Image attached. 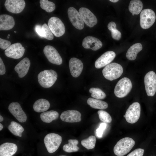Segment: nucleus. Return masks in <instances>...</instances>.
<instances>
[{
  "instance_id": "nucleus-45",
  "label": "nucleus",
  "mask_w": 156,
  "mask_h": 156,
  "mask_svg": "<svg viewBox=\"0 0 156 156\" xmlns=\"http://www.w3.org/2000/svg\"><path fill=\"white\" fill-rule=\"evenodd\" d=\"M10 36V34H9L8 35V36L9 37Z\"/></svg>"
},
{
  "instance_id": "nucleus-20",
  "label": "nucleus",
  "mask_w": 156,
  "mask_h": 156,
  "mask_svg": "<svg viewBox=\"0 0 156 156\" xmlns=\"http://www.w3.org/2000/svg\"><path fill=\"white\" fill-rule=\"evenodd\" d=\"M30 64L29 59L26 57L21 60L15 66L14 70L18 73L19 77L23 78L27 75Z\"/></svg>"
},
{
  "instance_id": "nucleus-19",
  "label": "nucleus",
  "mask_w": 156,
  "mask_h": 156,
  "mask_svg": "<svg viewBox=\"0 0 156 156\" xmlns=\"http://www.w3.org/2000/svg\"><path fill=\"white\" fill-rule=\"evenodd\" d=\"M69 67L71 75L73 77L76 78L78 77L81 73L83 64L80 60L73 57L69 60Z\"/></svg>"
},
{
  "instance_id": "nucleus-43",
  "label": "nucleus",
  "mask_w": 156,
  "mask_h": 156,
  "mask_svg": "<svg viewBox=\"0 0 156 156\" xmlns=\"http://www.w3.org/2000/svg\"><path fill=\"white\" fill-rule=\"evenodd\" d=\"M3 128V126L0 123V131H1Z\"/></svg>"
},
{
  "instance_id": "nucleus-39",
  "label": "nucleus",
  "mask_w": 156,
  "mask_h": 156,
  "mask_svg": "<svg viewBox=\"0 0 156 156\" xmlns=\"http://www.w3.org/2000/svg\"><path fill=\"white\" fill-rule=\"evenodd\" d=\"M5 72V66L2 59L0 57V75H4Z\"/></svg>"
},
{
  "instance_id": "nucleus-38",
  "label": "nucleus",
  "mask_w": 156,
  "mask_h": 156,
  "mask_svg": "<svg viewBox=\"0 0 156 156\" xmlns=\"http://www.w3.org/2000/svg\"><path fill=\"white\" fill-rule=\"evenodd\" d=\"M111 31L113 38L116 40H119L120 39L121 37V33L117 29L113 30Z\"/></svg>"
},
{
  "instance_id": "nucleus-1",
  "label": "nucleus",
  "mask_w": 156,
  "mask_h": 156,
  "mask_svg": "<svg viewBox=\"0 0 156 156\" xmlns=\"http://www.w3.org/2000/svg\"><path fill=\"white\" fill-rule=\"evenodd\" d=\"M135 141L131 138L125 137L118 141L114 147L113 151L118 156H123L128 153L135 144Z\"/></svg>"
},
{
  "instance_id": "nucleus-33",
  "label": "nucleus",
  "mask_w": 156,
  "mask_h": 156,
  "mask_svg": "<svg viewBox=\"0 0 156 156\" xmlns=\"http://www.w3.org/2000/svg\"><path fill=\"white\" fill-rule=\"evenodd\" d=\"M91 96L93 98L100 100L104 99L106 97L105 94L98 88H91L89 90Z\"/></svg>"
},
{
  "instance_id": "nucleus-7",
  "label": "nucleus",
  "mask_w": 156,
  "mask_h": 156,
  "mask_svg": "<svg viewBox=\"0 0 156 156\" xmlns=\"http://www.w3.org/2000/svg\"><path fill=\"white\" fill-rule=\"evenodd\" d=\"M141 113V107L140 103L137 102L133 103L127 109L123 116L128 122L133 124L139 119Z\"/></svg>"
},
{
  "instance_id": "nucleus-29",
  "label": "nucleus",
  "mask_w": 156,
  "mask_h": 156,
  "mask_svg": "<svg viewBox=\"0 0 156 156\" xmlns=\"http://www.w3.org/2000/svg\"><path fill=\"white\" fill-rule=\"evenodd\" d=\"M8 129L13 135L19 137L22 136V133L24 131L23 127L17 122L12 121L8 126Z\"/></svg>"
},
{
  "instance_id": "nucleus-42",
  "label": "nucleus",
  "mask_w": 156,
  "mask_h": 156,
  "mask_svg": "<svg viewBox=\"0 0 156 156\" xmlns=\"http://www.w3.org/2000/svg\"><path fill=\"white\" fill-rule=\"evenodd\" d=\"M3 120V117L0 115V122H2Z\"/></svg>"
},
{
  "instance_id": "nucleus-4",
  "label": "nucleus",
  "mask_w": 156,
  "mask_h": 156,
  "mask_svg": "<svg viewBox=\"0 0 156 156\" xmlns=\"http://www.w3.org/2000/svg\"><path fill=\"white\" fill-rule=\"evenodd\" d=\"M62 141V137L59 134L51 133L44 137V142L48 152L53 153L59 148Z\"/></svg>"
},
{
  "instance_id": "nucleus-24",
  "label": "nucleus",
  "mask_w": 156,
  "mask_h": 156,
  "mask_svg": "<svg viewBox=\"0 0 156 156\" xmlns=\"http://www.w3.org/2000/svg\"><path fill=\"white\" fill-rule=\"evenodd\" d=\"M50 104L47 100L40 99L36 100L33 105L34 110L36 112H44L49 108Z\"/></svg>"
},
{
  "instance_id": "nucleus-5",
  "label": "nucleus",
  "mask_w": 156,
  "mask_h": 156,
  "mask_svg": "<svg viewBox=\"0 0 156 156\" xmlns=\"http://www.w3.org/2000/svg\"><path fill=\"white\" fill-rule=\"evenodd\" d=\"M132 83L128 78L123 77L119 80L116 84L114 89L115 96L119 98L126 96L132 88Z\"/></svg>"
},
{
  "instance_id": "nucleus-2",
  "label": "nucleus",
  "mask_w": 156,
  "mask_h": 156,
  "mask_svg": "<svg viewBox=\"0 0 156 156\" xmlns=\"http://www.w3.org/2000/svg\"><path fill=\"white\" fill-rule=\"evenodd\" d=\"M57 75L53 70H46L40 72L38 75V82L40 85L44 88L51 87L57 79Z\"/></svg>"
},
{
  "instance_id": "nucleus-10",
  "label": "nucleus",
  "mask_w": 156,
  "mask_h": 156,
  "mask_svg": "<svg viewBox=\"0 0 156 156\" xmlns=\"http://www.w3.org/2000/svg\"><path fill=\"white\" fill-rule=\"evenodd\" d=\"M43 52L48 60L51 63L57 65L62 64V60L61 56L53 47L46 45L44 48Z\"/></svg>"
},
{
  "instance_id": "nucleus-47",
  "label": "nucleus",
  "mask_w": 156,
  "mask_h": 156,
  "mask_svg": "<svg viewBox=\"0 0 156 156\" xmlns=\"http://www.w3.org/2000/svg\"><path fill=\"white\" fill-rule=\"evenodd\" d=\"M14 32L15 33H16V31H14Z\"/></svg>"
},
{
  "instance_id": "nucleus-22",
  "label": "nucleus",
  "mask_w": 156,
  "mask_h": 156,
  "mask_svg": "<svg viewBox=\"0 0 156 156\" xmlns=\"http://www.w3.org/2000/svg\"><path fill=\"white\" fill-rule=\"evenodd\" d=\"M17 145L14 143L5 142L0 146V156H12L17 150Z\"/></svg>"
},
{
  "instance_id": "nucleus-9",
  "label": "nucleus",
  "mask_w": 156,
  "mask_h": 156,
  "mask_svg": "<svg viewBox=\"0 0 156 156\" xmlns=\"http://www.w3.org/2000/svg\"><path fill=\"white\" fill-rule=\"evenodd\" d=\"M145 90L147 95L153 96L156 92V74L153 71L147 73L144 80Z\"/></svg>"
},
{
  "instance_id": "nucleus-17",
  "label": "nucleus",
  "mask_w": 156,
  "mask_h": 156,
  "mask_svg": "<svg viewBox=\"0 0 156 156\" xmlns=\"http://www.w3.org/2000/svg\"><path fill=\"white\" fill-rule=\"evenodd\" d=\"M81 114L79 111L76 110H70L62 112L60 118L64 122H76L81 120Z\"/></svg>"
},
{
  "instance_id": "nucleus-3",
  "label": "nucleus",
  "mask_w": 156,
  "mask_h": 156,
  "mask_svg": "<svg viewBox=\"0 0 156 156\" xmlns=\"http://www.w3.org/2000/svg\"><path fill=\"white\" fill-rule=\"evenodd\" d=\"M123 72V69L122 66L115 62L107 65L102 70V73L104 77L110 81L119 78Z\"/></svg>"
},
{
  "instance_id": "nucleus-6",
  "label": "nucleus",
  "mask_w": 156,
  "mask_h": 156,
  "mask_svg": "<svg viewBox=\"0 0 156 156\" xmlns=\"http://www.w3.org/2000/svg\"><path fill=\"white\" fill-rule=\"evenodd\" d=\"M155 19L156 15L153 10L150 9L143 10L140 14V24L141 27L143 29L149 28L154 24Z\"/></svg>"
},
{
  "instance_id": "nucleus-35",
  "label": "nucleus",
  "mask_w": 156,
  "mask_h": 156,
  "mask_svg": "<svg viewBox=\"0 0 156 156\" xmlns=\"http://www.w3.org/2000/svg\"><path fill=\"white\" fill-rule=\"evenodd\" d=\"M107 124L105 122L101 123L99 127L96 130L95 135L98 138H101L102 137L103 132L105 129Z\"/></svg>"
},
{
  "instance_id": "nucleus-36",
  "label": "nucleus",
  "mask_w": 156,
  "mask_h": 156,
  "mask_svg": "<svg viewBox=\"0 0 156 156\" xmlns=\"http://www.w3.org/2000/svg\"><path fill=\"white\" fill-rule=\"evenodd\" d=\"M144 152V149L138 148L133 151L127 156H143Z\"/></svg>"
},
{
  "instance_id": "nucleus-16",
  "label": "nucleus",
  "mask_w": 156,
  "mask_h": 156,
  "mask_svg": "<svg viewBox=\"0 0 156 156\" xmlns=\"http://www.w3.org/2000/svg\"><path fill=\"white\" fill-rule=\"evenodd\" d=\"M116 56L115 53L112 51H108L104 53L99 57L95 62L96 68H100L109 64Z\"/></svg>"
},
{
  "instance_id": "nucleus-32",
  "label": "nucleus",
  "mask_w": 156,
  "mask_h": 156,
  "mask_svg": "<svg viewBox=\"0 0 156 156\" xmlns=\"http://www.w3.org/2000/svg\"><path fill=\"white\" fill-rule=\"evenodd\" d=\"M40 3L41 8L48 12H52L55 9V5L52 2L47 0H40Z\"/></svg>"
},
{
  "instance_id": "nucleus-41",
  "label": "nucleus",
  "mask_w": 156,
  "mask_h": 156,
  "mask_svg": "<svg viewBox=\"0 0 156 156\" xmlns=\"http://www.w3.org/2000/svg\"><path fill=\"white\" fill-rule=\"evenodd\" d=\"M109 1L113 3H116L119 1L118 0H109Z\"/></svg>"
},
{
  "instance_id": "nucleus-34",
  "label": "nucleus",
  "mask_w": 156,
  "mask_h": 156,
  "mask_svg": "<svg viewBox=\"0 0 156 156\" xmlns=\"http://www.w3.org/2000/svg\"><path fill=\"white\" fill-rule=\"evenodd\" d=\"M99 118L100 120L105 123H109L112 121V118L110 115L106 112L100 110L98 111Z\"/></svg>"
},
{
  "instance_id": "nucleus-30",
  "label": "nucleus",
  "mask_w": 156,
  "mask_h": 156,
  "mask_svg": "<svg viewBox=\"0 0 156 156\" xmlns=\"http://www.w3.org/2000/svg\"><path fill=\"white\" fill-rule=\"evenodd\" d=\"M68 143L63 145V149L64 151L68 153H71L77 151L79 148L77 146L78 141L76 139H69Z\"/></svg>"
},
{
  "instance_id": "nucleus-31",
  "label": "nucleus",
  "mask_w": 156,
  "mask_h": 156,
  "mask_svg": "<svg viewBox=\"0 0 156 156\" xmlns=\"http://www.w3.org/2000/svg\"><path fill=\"white\" fill-rule=\"evenodd\" d=\"M96 142V137L94 135H91L87 138L81 141V145L87 149H92L95 146Z\"/></svg>"
},
{
  "instance_id": "nucleus-12",
  "label": "nucleus",
  "mask_w": 156,
  "mask_h": 156,
  "mask_svg": "<svg viewBox=\"0 0 156 156\" xmlns=\"http://www.w3.org/2000/svg\"><path fill=\"white\" fill-rule=\"evenodd\" d=\"M69 18L73 25L76 29L81 30L84 27V22L77 10L74 7H69L68 10Z\"/></svg>"
},
{
  "instance_id": "nucleus-18",
  "label": "nucleus",
  "mask_w": 156,
  "mask_h": 156,
  "mask_svg": "<svg viewBox=\"0 0 156 156\" xmlns=\"http://www.w3.org/2000/svg\"><path fill=\"white\" fill-rule=\"evenodd\" d=\"M82 45L85 49H90L93 51H96L102 47L103 44L97 38L92 36H88L83 40Z\"/></svg>"
},
{
  "instance_id": "nucleus-15",
  "label": "nucleus",
  "mask_w": 156,
  "mask_h": 156,
  "mask_svg": "<svg viewBox=\"0 0 156 156\" xmlns=\"http://www.w3.org/2000/svg\"><path fill=\"white\" fill-rule=\"evenodd\" d=\"M10 112L19 122H24L27 119V116L22 108L18 102H12L8 106Z\"/></svg>"
},
{
  "instance_id": "nucleus-23",
  "label": "nucleus",
  "mask_w": 156,
  "mask_h": 156,
  "mask_svg": "<svg viewBox=\"0 0 156 156\" xmlns=\"http://www.w3.org/2000/svg\"><path fill=\"white\" fill-rule=\"evenodd\" d=\"M36 33L40 37L49 40H52L54 38V36L48 26L46 23L44 24L42 26L37 25L35 27Z\"/></svg>"
},
{
  "instance_id": "nucleus-28",
  "label": "nucleus",
  "mask_w": 156,
  "mask_h": 156,
  "mask_svg": "<svg viewBox=\"0 0 156 156\" xmlns=\"http://www.w3.org/2000/svg\"><path fill=\"white\" fill-rule=\"evenodd\" d=\"M87 103L91 107L94 109H104L108 107V104L106 102L92 98H89Z\"/></svg>"
},
{
  "instance_id": "nucleus-21",
  "label": "nucleus",
  "mask_w": 156,
  "mask_h": 156,
  "mask_svg": "<svg viewBox=\"0 0 156 156\" xmlns=\"http://www.w3.org/2000/svg\"><path fill=\"white\" fill-rule=\"evenodd\" d=\"M15 21L11 16L6 14L0 15V30H8L14 26Z\"/></svg>"
},
{
  "instance_id": "nucleus-27",
  "label": "nucleus",
  "mask_w": 156,
  "mask_h": 156,
  "mask_svg": "<svg viewBox=\"0 0 156 156\" xmlns=\"http://www.w3.org/2000/svg\"><path fill=\"white\" fill-rule=\"evenodd\" d=\"M143 4L140 0H132L131 1L129 6V10L132 15L139 14L142 9Z\"/></svg>"
},
{
  "instance_id": "nucleus-46",
  "label": "nucleus",
  "mask_w": 156,
  "mask_h": 156,
  "mask_svg": "<svg viewBox=\"0 0 156 156\" xmlns=\"http://www.w3.org/2000/svg\"><path fill=\"white\" fill-rule=\"evenodd\" d=\"M7 38H9V37L8 36Z\"/></svg>"
},
{
  "instance_id": "nucleus-26",
  "label": "nucleus",
  "mask_w": 156,
  "mask_h": 156,
  "mask_svg": "<svg viewBox=\"0 0 156 156\" xmlns=\"http://www.w3.org/2000/svg\"><path fill=\"white\" fill-rule=\"evenodd\" d=\"M59 116V114L57 112L54 110H50L42 112L40 114V116L43 122L49 123L58 118Z\"/></svg>"
},
{
  "instance_id": "nucleus-11",
  "label": "nucleus",
  "mask_w": 156,
  "mask_h": 156,
  "mask_svg": "<svg viewBox=\"0 0 156 156\" xmlns=\"http://www.w3.org/2000/svg\"><path fill=\"white\" fill-rule=\"evenodd\" d=\"M25 51L24 47L21 43L17 42L11 45L5 50V54L9 57L18 59L23 56Z\"/></svg>"
},
{
  "instance_id": "nucleus-8",
  "label": "nucleus",
  "mask_w": 156,
  "mask_h": 156,
  "mask_svg": "<svg viewBox=\"0 0 156 156\" xmlns=\"http://www.w3.org/2000/svg\"><path fill=\"white\" fill-rule=\"evenodd\" d=\"M48 24L51 31L55 36L60 37L64 34L65 31V26L58 18L51 17L49 19Z\"/></svg>"
},
{
  "instance_id": "nucleus-13",
  "label": "nucleus",
  "mask_w": 156,
  "mask_h": 156,
  "mask_svg": "<svg viewBox=\"0 0 156 156\" xmlns=\"http://www.w3.org/2000/svg\"><path fill=\"white\" fill-rule=\"evenodd\" d=\"M79 12L84 23L87 26L92 27L97 23V20L96 16L87 8H81Z\"/></svg>"
},
{
  "instance_id": "nucleus-37",
  "label": "nucleus",
  "mask_w": 156,
  "mask_h": 156,
  "mask_svg": "<svg viewBox=\"0 0 156 156\" xmlns=\"http://www.w3.org/2000/svg\"><path fill=\"white\" fill-rule=\"evenodd\" d=\"M11 42L7 40L0 38V48L3 49L5 50L10 45Z\"/></svg>"
},
{
  "instance_id": "nucleus-40",
  "label": "nucleus",
  "mask_w": 156,
  "mask_h": 156,
  "mask_svg": "<svg viewBox=\"0 0 156 156\" xmlns=\"http://www.w3.org/2000/svg\"><path fill=\"white\" fill-rule=\"evenodd\" d=\"M107 28L110 31L117 29L116 25L115 23L114 22H110L108 24Z\"/></svg>"
},
{
  "instance_id": "nucleus-14",
  "label": "nucleus",
  "mask_w": 156,
  "mask_h": 156,
  "mask_svg": "<svg viewBox=\"0 0 156 156\" xmlns=\"http://www.w3.org/2000/svg\"><path fill=\"white\" fill-rule=\"evenodd\" d=\"M4 5L8 11L14 14H18L24 9L25 3L24 0H6Z\"/></svg>"
},
{
  "instance_id": "nucleus-44",
  "label": "nucleus",
  "mask_w": 156,
  "mask_h": 156,
  "mask_svg": "<svg viewBox=\"0 0 156 156\" xmlns=\"http://www.w3.org/2000/svg\"><path fill=\"white\" fill-rule=\"evenodd\" d=\"M59 156H66V155H60Z\"/></svg>"
},
{
  "instance_id": "nucleus-25",
  "label": "nucleus",
  "mask_w": 156,
  "mask_h": 156,
  "mask_svg": "<svg viewBox=\"0 0 156 156\" xmlns=\"http://www.w3.org/2000/svg\"><path fill=\"white\" fill-rule=\"evenodd\" d=\"M142 49V47L140 43H137L133 44L127 51L126 54L127 58L130 60H135L138 54Z\"/></svg>"
}]
</instances>
